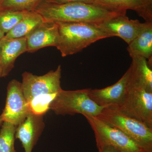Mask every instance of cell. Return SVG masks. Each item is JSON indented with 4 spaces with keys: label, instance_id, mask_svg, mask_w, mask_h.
Masks as SVG:
<instances>
[{
    "label": "cell",
    "instance_id": "obj_1",
    "mask_svg": "<svg viewBox=\"0 0 152 152\" xmlns=\"http://www.w3.org/2000/svg\"><path fill=\"white\" fill-rule=\"evenodd\" d=\"M34 11L45 21L51 23H84L97 24L110 18L126 13L113 12L92 4L72 2L56 4L43 1Z\"/></svg>",
    "mask_w": 152,
    "mask_h": 152
},
{
    "label": "cell",
    "instance_id": "obj_2",
    "mask_svg": "<svg viewBox=\"0 0 152 152\" xmlns=\"http://www.w3.org/2000/svg\"><path fill=\"white\" fill-rule=\"evenodd\" d=\"M59 31L56 48L63 57L77 53L102 39L109 38L97 26L88 23H56Z\"/></svg>",
    "mask_w": 152,
    "mask_h": 152
},
{
    "label": "cell",
    "instance_id": "obj_3",
    "mask_svg": "<svg viewBox=\"0 0 152 152\" xmlns=\"http://www.w3.org/2000/svg\"><path fill=\"white\" fill-rule=\"evenodd\" d=\"M96 118L122 131L147 152H152V129L144 123L111 108H104Z\"/></svg>",
    "mask_w": 152,
    "mask_h": 152
},
{
    "label": "cell",
    "instance_id": "obj_4",
    "mask_svg": "<svg viewBox=\"0 0 152 152\" xmlns=\"http://www.w3.org/2000/svg\"><path fill=\"white\" fill-rule=\"evenodd\" d=\"M90 88L64 91L58 94L50 105V109L58 115H83L97 117L104 108L98 105L90 98Z\"/></svg>",
    "mask_w": 152,
    "mask_h": 152
},
{
    "label": "cell",
    "instance_id": "obj_5",
    "mask_svg": "<svg viewBox=\"0 0 152 152\" xmlns=\"http://www.w3.org/2000/svg\"><path fill=\"white\" fill-rule=\"evenodd\" d=\"M116 109L152 129V92L130 77L122 103Z\"/></svg>",
    "mask_w": 152,
    "mask_h": 152
},
{
    "label": "cell",
    "instance_id": "obj_6",
    "mask_svg": "<svg viewBox=\"0 0 152 152\" xmlns=\"http://www.w3.org/2000/svg\"><path fill=\"white\" fill-rule=\"evenodd\" d=\"M84 116L94 133L96 143L110 145L119 152H148L120 130L96 117Z\"/></svg>",
    "mask_w": 152,
    "mask_h": 152
},
{
    "label": "cell",
    "instance_id": "obj_7",
    "mask_svg": "<svg viewBox=\"0 0 152 152\" xmlns=\"http://www.w3.org/2000/svg\"><path fill=\"white\" fill-rule=\"evenodd\" d=\"M61 67L59 65L56 70L50 71L42 76L25 72L22 74L21 87L26 100L28 102L39 95L57 94L62 89L61 86Z\"/></svg>",
    "mask_w": 152,
    "mask_h": 152
},
{
    "label": "cell",
    "instance_id": "obj_8",
    "mask_svg": "<svg viewBox=\"0 0 152 152\" xmlns=\"http://www.w3.org/2000/svg\"><path fill=\"white\" fill-rule=\"evenodd\" d=\"M30 112L22 91L21 83L15 79L12 80L8 85L5 106L1 115L3 121L17 126L26 119Z\"/></svg>",
    "mask_w": 152,
    "mask_h": 152
},
{
    "label": "cell",
    "instance_id": "obj_9",
    "mask_svg": "<svg viewBox=\"0 0 152 152\" xmlns=\"http://www.w3.org/2000/svg\"><path fill=\"white\" fill-rule=\"evenodd\" d=\"M96 25L109 37H118L129 45L141 31L145 23H140L138 20H131L126 13H124Z\"/></svg>",
    "mask_w": 152,
    "mask_h": 152
},
{
    "label": "cell",
    "instance_id": "obj_10",
    "mask_svg": "<svg viewBox=\"0 0 152 152\" xmlns=\"http://www.w3.org/2000/svg\"><path fill=\"white\" fill-rule=\"evenodd\" d=\"M130 68L117 83L102 89L90 88L89 96L98 105L104 108L116 109L121 104L129 80Z\"/></svg>",
    "mask_w": 152,
    "mask_h": 152
},
{
    "label": "cell",
    "instance_id": "obj_11",
    "mask_svg": "<svg viewBox=\"0 0 152 152\" xmlns=\"http://www.w3.org/2000/svg\"><path fill=\"white\" fill-rule=\"evenodd\" d=\"M26 38L28 53H34L46 47L56 48L59 40L58 24L56 23L44 22Z\"/></svg>",
    "mask_w": 152,
    "mask_h": 152
},
{
    "label": "cell",
    "instance_id": "obj_12",
    "mask_svg": "<svg viewBox=\"0 0 152 152\" xmlns=\"http://www.w3.org/2000/svg\"><path fill=\"white\" fill-rule=\"evenodd\" d=\"M43 115L30 112L26 119L17 126L16 138L21 142L25 152H32L44 128Z\"/></svg>",
    "mask_w": 152,
    "mask_h": 152
},
{
    "label": "cell",
    "instance_id": "obj_13",
    "mask_svg": "<svg viewBox=\"0 0 152 152\" xmlns=\"http://www.w3.org/2000/svg\"><path fill=\"white\" fill-rule=\"evenodd\" d=\"M92 4L118 12L132 10L145 22H152V3L148 0H93Z\"/></svg>",
    "mask_w": 152,
    "mask_h": 152
},
{
    "label": "cell",
    "instance_id": "obj_14",
    "mask_svg": "<svg viewBox=\"0 0 152 152\" xmlns=\"http://www.w3.org/2000/svg\"><path fill=\"white\" fill-rule=\"evenodd\" d=\"M1 43V77H4L7 76L13 69L17 58L20 55L27 52V46L26 37L10 40Z\"/></svg>",
    "mask_w": 152,
    "mask_h": 152
},
{
    "label": "cell",
    "instance_id": "obj_15",
    "mask_svg": "<svg viewBox=\"0 0 152 152\" xmlns=\"http://www.w3.org/2000/svg\"><path fill=\"white\" fill-rule=\"evenodd\" d=\"M127 50L131 58L141 56L152 64V22H145L141 31L129 44Z\"/></svg>",
    "mask_w": 152,
    "mask_h": 152
},
{
    "label": "cell",
    "instance_id": "obj_16",
    "mask_svg": "<svg viewBox=\"0 0 152 152\" xmlns=\"http://www.w3.org/2000/svg\"><path fill=\"white\" fill-rule=\"evenodd\" d=\"M44 22L42 17L35 11H25L23 19L10 31L5 34L0 41L3 42L10 40L26 37Z\"/></svg>",
    "mask_w": 152,
    "mask_h": 152
},
{
    "label": "cell",
    "instance_id": "obj_17",
    "mask_svg": "<svg viewBox=\"0 0 152 152\" xmlns=\"http://www.w3.org/2000/svg\"><path fill=\"white\" fill-rule=\"evenodd\" d=\"M130 66L131 80L144 86L152 92V66L145 58L141 56L132 58Z\"/></svg>",
    "mask_w": 152,
    "mask_h": 152
},
{
    "label": "cell",
    "instance_id": "obj_18",
    "mask_svg": "<svg viewBox=\"0 0 152 152\" xmlns=\"http://www.w3.org/2000/svg\"><path fill=\"white\" fill-rule=\"evenodd\" d=\"M17 126L3 121L0 131V152H16L15 135Z\"/></svg>",
    "mask_w": 152,
    "mask_h": 152
},
{
    "label": "cell",
    "instance_id": "obj_19",
    "mask_svg": "<svg viewBox=\"0 0 152 152\" xmlns=\"http://www.w3.org/2000/svg\"><path fill=\"white\" fill-rule=\"evenodd\" d=\"M25 11L0 9V29L6 34L23 19Z\"/></svg>",
    "mask_w": 152,
    "mask_h": 152
},
{
    "label": "cell",
    "instance_id": "obj_20",
    "mask_svg": "<svg viewBox=\"0 0 152 152\" xmlns=\"http://www.w3.org/2000/svg\"><path fill=\"white\" fill-rule=\"evenodd\" d=\"M58 93L39 95L33 98L28 102L30 112L38 115H43L50 109V104Z\"/></svg>",
    "mask_w": 152,
    "mask_h": 152
},
{
    "label": "cell",
    "instance_id": "obj_21",
    "mask_svg": "<svg viewBox=\"0 0 152 152\" xmlns=\"http://www.w3.org/2000/svg\"><path fill=\"white\" fill-rule=\"evenodd\" d=\"M43 0H3L0 9L15 11H32Z\"/></svg>",
    "mask_w": 152,
    "mask_h": 152
},
{
    "label": "cell",
    "instance_id": "obj_22",
    "mask_svg": "<svg viewBox=\"0 0 152 152\" xmlns=\"http://www.w3.org/2000/svg\"><path fill=\"white\" fill-rule=\"evenodd\" d=\"M93 1V0H43V1L45 2L56 4H66L72 2H83L92 4Z\"/></svg>",
    "mask_w": 152,
    "mask_h": 152
},
{
    "label": "cell",
    "instance_id": "obj_23",
    "mask_svg": "<svg viewBox=\"0 0 152 152\" xmlns=\"http://www.w3.org/2000/svg\"><path fill=\"white\" fill-rule=\"evenodd\" d=\"M99 152H119L113 147L107 144L96 143Z\"/></svg>",
    "mask_w": 152,
    "mask_h": 152
},
{
    "label": "cell",
    "instance_id": "obj_24",
    "mask_svg": "<svg viewBox=\"0 0 152 152\" xmlns=\"http://www.w3.org/2000/svg\"><path fill=\"white\" fill-rule=\"evenodd\" d=\"M5 35L4 33L0 29V40Z\"/></svg>",
    "mask_w": 152,
    "mask_h": 152
},
{
    "label": "cell",
    "instance_id": "obj_25",
    "mask_svg": "<svg viewBox=\"0 0 152 152\" xmlns=\"http://www.w3.org/2000/svg\"><path fill=\"white\" fill-rule=\"evenodd\" d=\"M3 122V120L2 119V118L1 116L0 115V126H1V125H2V123Z\"/></svg>",
    "mask_w": 152,
    "mask_h": 152
},
{
    "label": "cell",
    "instance_id": "obj_26",
    "mask_svg": "<svg viewBox=\"0 0 152 152\" xmlns=\"http://www.w3.org/2000/svg\"><path fill=\"white\" fill-rule=\"evenodd\" d=\"M3 0H0V6H1V4L2 3Z\"/></svg>",
    "mask_w": 152,
    "mask_h": 152
},
{
    "label": "cell",
    "instance_id": "obj_27",
    "mask_svg": "<svg viewBox=\"0 0 152 152\" xmlns=\"http://www.w3.org/2000/svg\"><path fill=\"white\" fill-rule=\"evenodd\" d=\"M1 43L0 42V52H1Z\"/></svg>",
    "mask_w": 152,
    "mask_h": 152
},
{
    "label": "cell",
    "instance_id": "obj_28",
    "mask_svg": "<svg viewBox=\"0 0 152 152\" xmlns=\"http://www.w3.org/2000/svg\"><path fill=\"white\" fill-rule=\"evenodd\" d=\"M1 68H0V77H1Z\"/></svg>",
    "mask_w": 152,
    "mask_h": 152
},
{
    "label": "cell",
    "instance_id": "obj_29",
    "mask_svg": "<svg viewBox=\"0 0 152 152\" xmlns=\"http://www.w3.org/2000/svg\"><path fill=\"white\" fill-rule=\"evenodd\" d=\"M148 1H149L150 2L152 3V0H148Z\"/></svg>",
    "mask_w": 152,
    "mask_h": 152
}]
</instances>
